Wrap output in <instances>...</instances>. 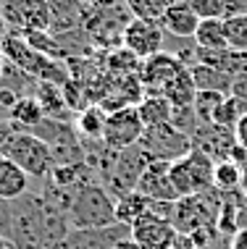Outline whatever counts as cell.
I'll list each match as a JSON object with an SVG mask.
<instances>
[{"instance_id": "1", "label": "cell", "mask_w": 247, "mask_h": 249, "mask_svg": "<svg viewBox=\"0 0 247 249\" xmlns=\"http://www.w3.org/2000/svg\"><path fill=\"white\" fill-rule=\"evenodd\" d=\"M56 197L61 199V207L71 228L116 226V197L103 184H87L71 194H56Z\"/></svg>"}, {"instance_id": "2", "label": "cell", "mask_w": 247, "mask_h": 249, "mask_svg": "<svg viewBox=\"0 0 247 249\" xmlns=\"http://www.w3.org/2000/svg\"><path fill=\"white\" fill-rule=\"evenodd\" d=\"M0 50H3V55H5L8 63L19 66L24 73L35 76L37 82H48V84L63 87L71 79L61 60H53L48 55H42V53H37L19 32H13V29H8L3 35V39H0Z\"/></svg>"}, {"instance_id": "3", "label": "cell", "mask_w": 247, "mask_h": 249, "mask_svg": "<svg viewBox=\"0 0 247 249\" xmlns=\"http://www.w3.org/2000/svg\"><path fill=\"white\" fill-rule=\"evenodd\" d=\"M5 158H11L29 178L48 181L53 168H56V158H53L50 144H45L42 139H37L35 134L16 131L5 150Z\"/></svg>"}, {"instance_id": "4", "label": "cell", "mask_w": 247, "mask_h": 249, "mask_svg": "<svg viewBox=\"0 0 247 249\" xmlns=\"http://www.w3.org/2000/svg\"><path fill=\"white\" fill-rule=\"evenodd\" d=\"M213 171H216V163H213L208 155L192 150L182 160L169 165V178L179 194V199H182V197H195V194L210 192Z\"/></svg>"}, {"instance_id": "5", "label": "cell", "mask_w": 247, "mask_h": 249, "mask_svg": "<svg viewBox=\"0 0 247 249\" xmlns=\"http://www.w3.org/2000/svg\"><path fill=\"white\" fill-rule=\"evenodd\" d=\"M139 147L145 150V155L152 163H176L184 155L192 152V137L184 131H179L173 124H163V126H152L145 129Z\"/></svg>"}, {"instance_id": "6", "label": "cell", "mask_w": 247, "mask_h": 249, "mask_svg": "<svg viewBox=\"0 0 247 249\" xmlns=\"http://www.w3.org/2000/svg\"><path fill=\"white\" fill-rule=\"evenodd\" d=\"M3 21L19 35L50 32L53 5L50 0H3Z\"/></svg>"}, {"instance_id": "7", "label": "cell", "mask_w": 247, "mask_h": 249, "mask_svg": "<svg viewBox=\"0 0 247 249\" xmlns=\"http://www.w3.org/2000/svg\"><path fill=\"white\" fill-rule=\"evenodd\" d=\"M210 194H195V197H182L173 205V218L171 223L176 228V233H184V236H192L197 231H208V228H216L218 220V210L221 207H210Z\"/></svg>"}, {"instance_id": "8", "label": "cell", "mask_w": 247, "mask_h": 249, "mask_svg": "<svg viewBox=\"0 0 247 249\" xmlns=\"http://www.w3.org/2000/svg\"><path fill=\"white\" fill-rule=\"evenodd\" d=\"M150 158L145 155V150L139 144L129 147V150L118 152L116 155V163L111 168V176L103 181V186L108 189L113 197H121L126 192H134L137 184H139V176L145 173V168H148Z\"/></svg>"}, {"instance_id": "9", "label": "cell", "mask_w": 247, "mask_h": 249, "mask_svg": "<svg viewBox=\"0 0 247 249\" xmlns=\"http://www.w3.org/2000/svg\"><path fill=\"white\" fill-rule=\"evenodd\" d=\"M145 134V126L139 121L137 105H126L121 110H113L105 118V131H103V144L113 152H124L129 147L139 144Z\"/></svg>"}, {"instance_id": "10", "label": "cell", "mask_w": 247, "mask_h": 249, "mask_svg": "<svg viewBox=\"0 0 247 249\" xmlns=\"http://www.w3.org/2000/svg\"><path fill=\"white\" fill-rule=\"evenodd\" d=\"M166 29L161 21H148V18H129L121 35V48L134 53L139 60H148L158 53H163Z\"/></svg>"}, {"instance_id": "11", "label": "cell", "mask_w": 247, "mask_h": 249, "mask_svg": "<svg viewBox=\"0 0 247 249\" xmlns=\"http://www.w3.org/2000/svg\"><path fill=\"white\" fill-rule=\"evenodd\" d=\"M129 231H132V241L142 249H169L179 236L171 220L152 210H148L142 218H137L129 226Z\"/></svg>"}, {"instance_id": "12", "label": "cell", "mask_w": 247, "mask_h": 249, "mask_svg": "<svg viewBox=\"0 0 247 249\" xmlns=\"http://www.w3.org/2000/svg\"><path fill=\"white\" fill-rule=\"evenodd\" d=\"M132 239L129 226L116 223L108 228H71L61 249H116Z\"/></svg>"}, {"instance_id": "13", "label": "cell", "mask_w": 247, "mask_h": 249, "mask_svg": "<svg viewBox=\"0 0 247 249\" xmlns=\"http://www.w3.org/2000/svg\"><path fill=\"white\" fill-rule=\"evenodd\" d=\"M237 147V137L231 129L216 124H200L195 134H192V150L208 155L213 163H221V160H231V152Z\"/></svg>"}, {"instance_id": "14", "label": "cell", "mask_w": 247, "mask_h": 249, "mask_svg": "<svg viewBox=\"0 0 247 249\" xmlns=\"http://www.w3.org/2000/svg\"><path fill=\"white\" fill-rule=\"evenodd\" d=\"M182 69H184L182 60L163 50V53H158V55L142 60L137 76H139V82H142V87L148 89V95H161V89H163V87L169 84Z\"/></svg>"}, {"instance_id": "15", "label": "cell", "mask_w": 247, "mask_h": 249, "mask_svg": "<svg viewBox=\"0 0 247 249\" xmlns=\"http://www.w3.org/2000/svg\"><path fill=\"white\" fill-rule=\"evenodd\" d=\"M137 192L145 194L150 202H179V194L169 178V163H148L145 173L139 176Z\"/></svg>"}, {"instance_id": "16", "label": "cell", "mask_w": 247, "mask_h": 249, "mask_svg": "<svg viewBox=\"0 0 247 249\" xmlns=\"http://www.w3.org/2000/svg\"><path fill=\"white\" fill-rule=\"evenodd\" d=\"M197 24H200V18H197V13L192 11L190 0L171 3L169 8H166L163 18H161V26H163V29L169 32V35H173V37H182V39L195 37Z\"/></svg>"}, {"instance_id": "17", "label": "cell", "mask_w": 247, "mask_h": 249, "mask_svg": "<svg viewBox=\"0 0 247 249\" xmlns=\"http://www.w3.org/2000/svg\"><path fill=\"white\" fill-rule=\"evenodd\" d=\"M29 176L11 158H0V202H13L29 194Z\"/></svg>"}, {"instance_id": "18", "label": "cell", "mask_w": 247, "mask_h": 249, "mask_svg": "<svg viewBox=\"0 0 247 249\" xmlns=\"http://www.w3.org/2000/svg\"><path fill=\"white\" fill-rule=\"evenodd\" d=\"M48 118L42 110V105H39V100L35 95H26V97H19L16 105L11 107L8 113H5V121L13 126L16 131H26L32 129V126L42 124V121Z\"/></svg>"}, {"instance_id": "19", "label": "cell", "mask_w": 247, "mask_h": 249, "mask_svg": "<svg viewBox=\"0 0 247 249\" xmlns=\"http://www.w3.org/2000/svg\"><path fill=\"white\" fill-rule=\"evenodd\" d=\"M105 118H108V113H105L97 103H92L90 107H84L82 113H76L74 129L79 134V139H82V142H100V139H103V131H105Z\"/></svg>"}, {"instance_id": "20", "label": "cell", "mask_w": 247, "mask_h": 249, "mask_svg": "<svg viewBox=\"0 0 247 249\" xmlns=\"http://www.w3.org/2000/svg\"><path fill=\"white\" fill-rule=\"evenodd\" d=\"M137 113H139V121H142L145 129H152V126L171 124L173 105L163 95H145L137 103Z\"/></svg>"}, {"instance_id": "21", "label": "cell", "mask_w": 247, "mask_h": 249, "mask_svg": "<svg viewBox=\"0 0 247 249\" xmlns=\"http://www.w3.org/2000/svg\"><path fill=\"white\" fill-rule=\"evenodd\" d=\"M161 95L169 100L173 107H190L195 103V95H197V87L192 82V71L184 66V69L161 89Z\"/></svg>"}, {"instance_id": "22", "label": "cell", "mask_w": 247, "mask_h": 249, "mask_svg": "<svg viewBox=\"0 0 247 249\" xmlns=\"http://www.w3.org/2000/svg\"><path fill=\"white\" fill-rule=\"evenodd\" d=\"M192 82H195L197 92H221V95H231V76L210 66H192Z\"/></svg>"}, {"instance_id": "23", "label": "cell", "mask_w": 247, "mask_h": 249, "mask_svg": "<svg viewBox=\"0 0 247 249\" xmlns=\"http://www.w3.org/2000/svg\"><path fill=\"white\" fill-rule=\"evenodd\" d=\"M195 45L205 50H229L226 42V26L221 18H200L197 32H195Z\"/></svg>"}, {"instance_id": "24", "label": "cell", "mask_w": 247, "mask_h": 249, "mask_svg": "<svg viewBox=\"0 0 247 249\" xmlns=\"http://www.w3.org/2000/svg\"><path fill=\"white\" fill-rule=\"evenodd\" d=\"M150 210V199L145 194L134 192H126L116 199V223H124V226H132L137 218H142L145 213Z\"/></svg>"}, {"instance_id": "25", "label": "cell", "mask_w": 247, "mask_h": 249, "mask_svg": "<svg viewBox=\"0 0 247 249\" xmlns=\"http://www.w3.org/2000/svg\"><path fill=\"white\" fill-rule=\"evenodd\" d=\"M245 116H247V100L234 97V95H226V97H224V103L218 105L213 124L234 131V129H237V124H239V121H242Z\"/></svg>"}, {"instance_id": "26", "label": "cell", "mask_w": 247, "mask_h": 249, "mask_svg": "<svg viewBox=\"0 0 247 249\" xmlns=\"http://www.w3.org/2000/svg\"><path fill=\"white\" fill-rule=\"evenodd\" d=\"M242 184V168H239L234 160H221L216 163V171H213V189L218 192H231Z\"/></svg>"}, {"instance_id": "27", "label": "cell", "mask_w": 247, "mask_h": 249, "mask_svg": "<svg viewBox=\"0 0 247 249\" xmlns=\"http://www.w3.org/2000/svg\"><path fill=\"white\" fill-rule=\"evenodd\" d=\"M126 11L132 13V18H148V21H161L169 0H121Z\"/></svg>"}, {"instance_id": "28", "label": "cell", "mask_w": 247, "mask_h": 249, "mask_svg": "<svg viewBox=\"0 0 247 249\" xmlns=\"http://www.w3.org/2000/svg\"><path fill=\"white\" fill-rule=\"evenodd\" d=\"M221 92H197L195 95V103H192V110H195V118L197 124H213V118H216V110L218 105L224 103Z\"/></svg>"}, {"instance_id": "29", "label": "cell", "mask_w": 247, "mask_h": 249, "mask_svg": "<svg viewBox=\"0 0 247 249\" xmlns=\"http://www.w3.org/2000/svg\"><path fill=\"white\" fill-rule=\"evenodd\" d=\"M224 26H226V42H229V50L247 53V13L226 18Z\"/></svg>"}, {"instance_id": "30", "label": "cell", "mask_w": 247, "mask_h": 249, "mask_svg": "<svg viewBox=\"0 0 247 249\" xmlns=\"http://www.w3.org/2000/svg\"><path fill=\"white\" fill-rule=\"evenodd\" d=\"M108 66H111L113 73H121V76H134V73H139V66H142V60H139L134 53H129L126 48H118V50L111 53Z\"/></svg>"}, {"instance_id": "31", "label": "cell", "mask_w": 247, "mask_h": 249, "mask_svg": "<svg viewBox=\"0 0 247 249\" xmlns=\"http://www.w3.org/2000/svg\"><path fill=\"white\" fill-rule=\"evenodd\" d=\"M13 134H16V129H13L8 121H0V158H5V150H8Z\"/></svg>"}, {"instance_id": "32", "label": "cell", "mask_w": 247, "mask_h": 249, "mask_svg": "<svg viewBox=\"0 0 247 249\" xmlns=\"http://www.w3.org/2000/svg\"><path fill=\"white\" fill-rule=\"evenodd\" d=\"M234 137H237V144L242 147V150L247 152V116L237 124V129H234Z\"/></svg>"}, {"instance_id": "33", "label": "cell", "mask_w": 247, "mask_h": 249, "mask_svg": "<svg viewBox=\"0 0 247 249\" xmlns=\"http://www.w3.org/2000/svg\"><path fill=\"white\" fill-rule=\"evenodd\" d=\"M118 0H82V5H90L92 11H105V8H116Z\"/></svg>"}, {"instance_id": "34", "label": "cell", "mask_w": 247, "mask_h": 249, "mask_svg": "<svg viewBox=\"0 0 247 249\" xmlns=\"http://www.w3.org/2000/svg\"><path fill=\"white\" fill-rule=\"evenodd\" d=\"M169 249H195V247H192V239H190V236H184V233H179V236H176V241H173V244H171Z\"/></svg>"}, {"instance_id": "35", "label": "cell", "mask_w": 247, "mask_h": 249, "mask_svg": "<svg viewBox=\"0 0 247 249\" xmlns=\"http://www.w3.org/2000/svg\"><path fill=\"white\" fill-rule=\"evenodd\" d=\"M3 66H5V55H3V50H0V73H3Z\"/></svg>"}, {"instance_id": "36", "label": "cell", "mask_w": 247, "mask_h": 249, "mask_svg": "<svg viewBox=\"0 0 247 249\" xmlns=\"http://www.w3.org/2000/svg\"><path fill=\"white\" fill-rule=\"evenodd\" d=\"M0 121H5V113L3 110H0Z\"/></svg>"}, {"instance_id": "37", "label": "cell", "mask_w": 247, "mask_h": 249, "mask_svg": "<svg viewBox=\"0 0 247 249\" xmlns=\"http://www.w3.org/2000/svg\"><path fill=\"white\" fill-rule=\"evenodd\" d=\"M171 3H182V0H169V5H171Z\"/></svg>"}, {"instance_id": "38", "label": "cell", "mask_w": 247, "mask_h": 249, "mask_svg": "<svg viewBox=\"0 0 247 249\" xmlns=\"http://www.w3.org/2000/svg\"><path fill=\"white\" fill-rule=\"evenodd\" d=\"M3 249H11V247H3Z\"/></svg>"}]
</instances>
